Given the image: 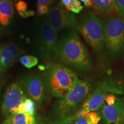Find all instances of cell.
Masks as SVG:
<instances>
[{
    "label": "cell",
    "mask_w": 124,
    "mask_h": 124,
    "mask_svg": "<svg viewBox=\"0 0 124 124\" xmlns=\"http://www.w3.org/2000/svg\"><path fill=\"white\" fill-rule=\"evenodd\" d=\"M24 91L20 83H12L5 90L1 103L2 116L6 117L14 108L19 106L26 98Z\"/></svg>",
    "instance_id": "30bf717a"
},
{
    "label": "cell",
    "mask_w": 124,
    "mask_h": 124,
    "mask_svg": "<svg viewBox=\"0 0 124 124\" xmlns=\"http://www.w3.org/2000/svg\"><path fill=\"white\" fill-rule=\"evenodd\" d=\"M100 115L103 124H124V98H117L113 105L104 103Z\"/></svg>",
    "instance_id": "8fae6325"
},
{
    "label": "cell",
    "mask_w": 124,
    "mask_h": 124,
    "mask_svg": "<svg viewBox=\"0 0 124 124\" xmlns=\"http://www.w3.org/2000/svg\"><path fill=\"white\" fill-rule=\"evenodd\" d=\"M45 119L38 118L28 114H11L5 117L0 124H47Z\"/></svg>",
    "instance_id": "4fadbf2b"
},
{
    "label": "cell",
    "mask_w": 124,
    "mask_h": 124,
    "mask_svg": "<svg viewBox=\"0 0 124 124\" xmlns=\"http://www.w3.org/2000/svg\"><path fill=\"white\" fill-rule=\"evenodd\" d=\"M47 124H70L69 123H67V122H49Z\"/></svg>",
    "instance_id": "f1b7e54d"
},
{
    "label": "cell",
    "mask_w": 124,
    "mask_h": 124,
    "mask_svg": "<svg viewBox=\"0 0 124 124\" xmlns=\"http://www.w3.org/2000/svg\"><path fill=\"white\" fill-rule=\"evenodd\" d=\"M36 105L35 102L29 98H26L24 101L19 106L14 108L10 111L9 114H28L30 115H36Z\"/></svg>",
    "instance_id": "2e32d148"
},
{
    "label": "cell",
    "mask_w": 124,
    "mask_h": 124,
    "mask_svg": "<svg viewBox=\"0 0 124 124\" xmlns=\"http://www.w3.org/2000/svg\"><path fill=\"white\" fill-rule=\"evenodd\" d=\"M93 82L79 79L66 95L59 98L54 105V122H67L73 124V117L93 89Z\"/></svg>",
    "instance_id": "7a4b0ae2"
},
{
    "label": "cell",
    "mask_w": 124,
    "mask_h": 124,
    "mask_svg": "<svg viewBox=\"0 0 124 124\" xmlns=\"http://www.w3.org/2000/svg\"><path fill=\"white\" fill-rule=\"evenodd\" d=\"M16 1H20V0H15Z\"/></svg>",
    "instance_id": "4dcf8cb0"
},
{
    "label": "cell",
    "mask_w": 124,
    "mask_h": 124,
    "mask_svg": "<svg viewBox=\"0 0 124 124\" xmlns=\"http://www.w3.org/2000/svg\"><path fill=\"white\" fill-rule=\"evenodd\" d=\"M78 31L95 54H101L105 45L104 21L95 14L87 12L80 18Z\"/></svg>",
    "instance_id": "277c9868"
},
{
    "label": "cell",
    "mask_w": 124,
    "mask_h": 124,
    "mask_svg": "<svg viewBox=\"0 0 124 124\" xmlns=\"http://www.w3.org/2000/svg\"><path fill=\"white\" fill-rule=\"evenodd\" d=\"M58 40V33L52 28L46 18L40 27L39 38L36 44L37 51L41 56L50 59L54 55Z\"/></svg>",
    "instance_id": "52a82bcc"
},
{
    "label": "cell",
    "mask_w": 124,
    "mask_h": 124,
    "mask_svg": "<svg viewBox=\"0 0 124 124\" xmlns=\"http://www.w3.org/2000/svg\"><path fill=\"white\" fill-rule=\"evenodd\" d=\"M105 80L108 86V93L124 95V75L116 79L109 78Z\"/></svg>",
    "instance_id": "e0dca14e"
},
{
    "label": "cell",
    "mask_w": 124,
    "mask_h": 124,
    "mask_svg": "<svg viewBox=\"0 0 124 124\" xmlns=\"http://www.w3.org/2000/svg\"><path fill=\"white\" fill-rule=\"evenodd\" d=\"M117 98L113 94H108L106 98L105 103L108 105H113L116 103Z\"/></svg>",
    "instance_id": "603a6c76"
},
{
    "label": "cell",
    "mask_w": 124,
    "mask_h": 124,
    "mask_svg": "<svg viewBox=\"0 0 124 124\" xmlns=\"http://www.w3.org/2000/svg\"><path fill=\"white\" fill-rule=\"evenodd\" d=\"M108 91V86L105 80L93 91L92 94L87 97L81 106L78 110L73 117L74 121L77 118L84 113L96 111L100 109L105 103Z\"/></svg>",
    "instance_id": "9c48e42d"
},
{
    "label": "cell",
    "mask_w": 124,
    "mask_h": 124,
    "mask_svg": "<svg viewBox=\"0 0 124 124\" xmlns=\"http://www.w3.org/2000/svg\"><path fill=\"white\" fill-rule=\"evenodd\" d=\"M15 10L12 0H0V25L7 27L10 24Z\"/></svg>",
    "instance_id": "5bb4252c"
},
{
    "label": "cell",
    "mask_w": 124,
    "mask_h": 124,
    "mask_svg": "<svg viewBox=\"0 0 124 124\" xmlns=\"http://www.w3.org/2000/svg\"><path fill=\"white\" fill-rule=\"evenodd\" d=\"M53 2V0H38L37 6L45 5L49 7Z\"/></svg>",
    "instance_id": "484cf974"
},
{
    "label": "cell",
    "mask_w": 124,
    "mask_h": 124,
    "mask_svg": "<svg viewBox=\"0 0 124 124\" xmlns=\"http://www.w3.org/2000/svg\"><path fill=\"white\" fill-rule=\"evenodd\" d=\"M48 22L57 33L64 29L78 30L79 22L74 13L69 10L61 3L49 9Z\"/></svg>",
    "instance_id": "8992f818"
},
{
    "label": "cell",
    "mask_w": 124,
    "mask_h": 124,
    "mask_svg": "<svg viewBox=\"0 0 124 124\" xmlns=\"http://www.w3.org/2000/svg\"><path fill=\"white\" fill-rule=\"evenodd\" d=\"M101 121L100 112L91 111L83 114L74 120L72 124H100Z\"/></svg>",
    "instance_id": "ac0fdd59"
},
{
    "label": "cell",
    "mask_w": 124,
    "mask_h": 124,
    "mask_svg": "<svg viewBox=\"0 0 124 124\" xmlns=\"http://www.w3.org/2000/svg\"><path fill=\"white\" fill-rule=\"evenodd\" d=\"M2 80L1 78L0 77V98H1V90H2Z\"/></svg>",
    "instance_id": "f546056e"
},
{
    "label": "cell",
    "mask_w": 124,
    "mask_h": 124,
    "mask_svg": "<svg viewBox=\"0 0 124 124\" xmlns=\"http://www.w3.org/2000/svg\"><path fill=\"white\" fill-rule=\"evenodd\" d=\"M49 7L45 5H41L38 6L36 12L39 16H44L46 15H48L49 13Z\"/></svg>",
    "instance_id": "7402d4cb"
},
{
    "label": "cell",
    "mask_w": 124,
    "mask_h": 124,
    "mask_svg": "<svg viewBox=\"0 0 124 124\" xmlns=\"http://www.w3.org/2000/svg\"><path fill=\"white\" fill-rule=\"evenodd\" d=\"M19 62L25 67L30 69L38 64V59L32 55H25L20 57Z\"/></svg>",
    "instance_id": "d6986e66"
},
{
    "label": "cell",
    "mask_w": 124,
    "mask_h": 124,
    "mask_svg": "<svg viewBox=\"0 0 124 124\" xmlns=\"http://www.w3.org/2000/svg\"><path fill=\"white\" fill-rule=\"evenodd\" d=\"M92 7L96 11L101 13H119L114 0H91Z\"/></svg>",
    "instance_id": "9a60e30c"
},
{
    "label": "cell",
    "mask_w": 124,
    "mask_h": 124,
    "mask_svg": "<svg viewBox=\"0 0 124 124\" xmlns=\"http://www.w3.org/2000/svg\"><path fill=\"white\" fill-rule=\"evenodd\" d=\"M15 8L18 13L25 12L27 10L28 4L24 1H18L15 4Z\"/></svg>",
    "instance_id": "44dd1931"
},
{
    "label": "cell",
    "mask_w": 124,
    "mask_h": 124,
    "mask_svg": "<svg viewBox=\"0 0 124 124\" xmlns=\"http://www.w3.org/2000/svg\"><path fill=\"white\" fill-rule=\"evenodd\" d=\"M104 43L111 58L118 56L124 50V19L109 17L104 21Z\"/></svg>",
    "instance_id": "5b68a950"
},
{
    "label": "cell",
    "mask_w": 124,
    "mask_h": 124,
    "mask_svg": "<svg viewBox=\"0 0 124 124\" xmlns=\"http://www.w3.org/2000/svg\"><path fill=\"white\" fill-rule=\"evenodd\" d=\"M119 13L124 16V0H114Z\"/></svg>",
    "instance_id": "cb8c5ba5"
},
{
    "label": "cell",
    "mask_w": 124,
    "mask_h": 124,
    "mask_svg": "<svg viewBox=\"0 0 124 124\" xmlns=\"http://www.w3.org/2000/svg\"><path fill=\"white\" fill-rule=\"evenodd\" d=\"M46 89L53 97L60 98L66 95L79 80L77 74L62 64H50L43 69Z\"/></svg>",
    "instance_id": "3957f363"
},
{
    "label": "cell",
    "mask_w": 124,
    "mask_h": 124,
    "mask_svg": "<svg viewBox=\"0 0 124 124\" xmlns=\"http://www.w3.org/2000/svg\"><path fill=\"white\" fill-rule=\"evenodd\" d=\"M80 2H83V4L86 7H90L92 6V4H91V0H79Z\"/></svg>",
    "instance_id": "4316f807"
},
{
    "label": "cell",
    "mask_w": 124,
    "mask_h": 124,
    "mask_svg": "<svg viewBox=\"0 0 124 124\" xmlns=\"http://www.w3.org/2000/svg\"><path fill=\"white\" fill-rule=\"evenodd\" d=\"M71 1H72V0H61V2L60 3H61L65 8H67L69 5L70 4Z\"/></svg>",
    "instance_id": "83f0119b"
},
{
    "label": "cell",
    "mask_w": 124,
    "mask_h": 124,
    "mask_svg": "<svg viewBox=\"0 0 124 124\" xmlns=\"http://www.w3.org/2000/svg\"><path fill=\"white\" fill-rule=\"evenodd\" d=\"M54 56L61 64L78 71L88 72L93 69L89 51L74 31L58 39Z\"/></svg>",
    "instance_id": "6da1fadb"
},
{
    "label": "cell",
    "mask_w": 124,
    "mask_h": 124,
    "mask_svg": "<svg viewBox=\"0 0 124 124\" xmlns=\"http://www.w3.org/2000/svg\"><path fill=\"white\" fill-rule=\"evenodd\" d=\"M23 53V50L13 43L0 44V72L8 70Z\"/></svg>",
    "instance_id": "7c38bea8"
},
{
    "label": "cell",
    "mask_w": 124,
    "mask_h": 124,
    "mask_svg": "<svg viewBox=\"0 0 124 124\" xmlns=\"http://www.w3.org/2000/svg\"><path fill=\"white\" fill-rule=\"evenodd\" d=\"M19 13V15L21 16V17L23 18H27L29 17H32L33 16L35 15V12L33 10H27L25 12H20Z\"/></svg>",
    "instance_id": "d4e9b609"
},
{
    "label": "cell",
    "mask_w": 124,
    "mask_h": 124,
    "mask_svg": "<svg viewBox=\"0 0 124 124\" xmlns=\"http://www.w3.org/2000/svg\"><path fill=\"white\" fill-rule=\"evenodd\" d=\"M84 7L82 5L79 0H72L70 4L66 8L73 13H79L83 10Z\"/></svg>",
    "instance_id": "ffe728a7"
},
{
    "label": "cell",
    "mask_w": 124,
    "mask_h": 124,
    "mask_svg": "<svg viewBox=\"0 0 124 124\" xmlns=\"http://www.w3.org/2000/svg\"><path fill=\"white\" fill-rule=\"evenodd\" d=\"M20 84L36 107L42 106L46 95V86L43 78L36 74H30L21 79Z\"/></svg>",
    "instance_id": "ba28073f"
}]
</instances>
